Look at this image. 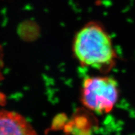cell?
Here are the masks:
<instances>
[{
    "mask_svg": "<svg viewBox=\"0 0 135 135\" xmlns=\"http://www.w3.org/2000/svg\"><path fill=\"white\" fill-rule=\"evenodd\" d=\"M73 53L81 66L107 73L116 64L117 54L112 39L100 23L89 22L73 40Z\"/></svg>",
    "mask_w": 135,
    "mask_h": 135,
    "instance_id": "cell-1",
    "label": "cell"
},
{
    "mask_svg": "<svg viewBox=\"0 0 135 135\" xmlns=\"http://www.w3.org/2000/svg\"><path fill=\"white\" fill-rule=\"evenodd\" d=\"M119 98L117 81L109 76H88L81 88L82 103L89 110L99 114L108 113Z\"/></svg>",
    "mask_w": 135,
    "mask_h": 135,
    "instance_id": "cell-2",
    "label": "cell"
},
{
    "mask_svg": "<svg viewBox=\"0 0 135 135\" xmlns=\"http://www.w3.org/2000/svg\"><path fill=\"white\" fill-rule=\"evenodd\" d=\"M0 135L37 134L22 115L8 110H0Z\"/></svg>",
    "mask_w": 135,
    "mask_h": 135,
    "instance_id": "cell-3",
    "label": "cell"
}]
</instances>
